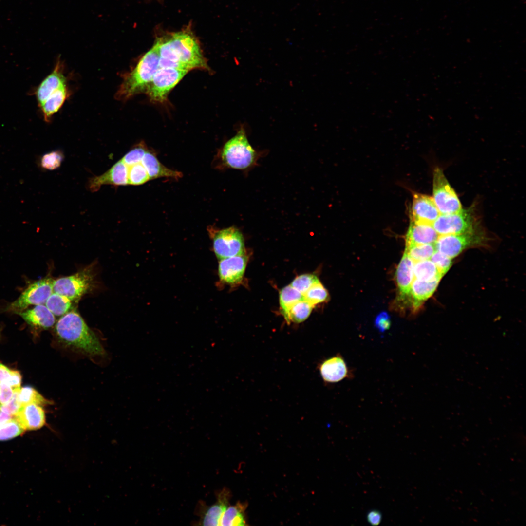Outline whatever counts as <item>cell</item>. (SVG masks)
Returning <instances> with one entry per match:
<instances>
[{
  "label": "cell",
  "instance_id": "obj_36",
  "mask_svg": "<svg viewBox=\"0 0 526 526\" xmlns=\"http://www.w3.org/2000/svg\"><path fill=\"white\" fill-rule=\"evenodd\" d=\"M148 150L145 144L141 142L131 149L121 160L127 167L141 163Z\"/></svg>",
  "mask_w": 526,
  "mask_h": 526
},
{
  "label": "cell",
  "instance_id": "obj_20",
  "mask_svg": "<svg viewBox=\"0 0 526 526\" xmlns=\"http://www.w3.org/2000/svg\"><path fill=\"white\" fill-rule=\"evenodd\" d=\"M32 326L47 329L53 326L56 319L54 314L43 304L35 305L17 313Z\"/></svg>",
  "mask_w": 526,
  "mask_h": 526
},
{
  "label": "cell",
  "instance_id": "obj_8",
  "mask_svg": "<svg viewBox=\"0 0 526 526\" xmlns=\"http://www.w3.org/2000/svg\"><path fill=\"white\" fill-rule=\"evenodd\" d=\"M188 72L178 69L159 67L145 92L151 101L163 103L166 101L169 92Z\"/></svg>",
  "mask_w": 526,
  "mask_h": 526
},
{
  "label": "cell",
  "instance_id": "obj_6",
  "mask_svg": "<svg viewBox=\"0 0 526 526\" xmlns=\"http://www.w3.org/2000/svg\"><path fill=\"white\" fill-rule=\"evenodd\" d=\"M477 222L472 207L450 214H440L432 224L440 235L459 234L477 230Z\"/></svg>",
  "mask_w": 526,
  "mask_h": 526
},
{
  "label": "cell",
  "instance_id": "obj_5",
  "mask_svg": "<svg viewBox=\"0 0 526 526\" xmlns=\"http://www.w3.org/2000/svg\"><path fill=\"white\" fill-rule=\"evenodd\" d=\"M207 231L218 260L245 254L243 235L235 226L220 229L210 226Z\"/></svg>",
  "mask_w": 526,
  "mask_h": 526
},
{
  "label": "cell",
  "instance_id": "obj_26",
  "mask_svg": "<svg viewBox=\"0 0 526 526\" xmlns=\"http://www.w3.org/2000/svg\"><path fill=\"white\" fill-rule=\"evenodd\" d=\"M304 299V297L290 284L283 287L279 295L282 313L286 319L289 310L296 302Z\"/></svg>",
  "mask_w": 526,
  "mask_h": 526
},
{
  "label": "cell",
  "instance_id": "obj_7",
  "mask_svg": "<svg viewBox=\"0 0 526 526\" xmlns=\"http://www.w3.org/2000/svg\"><path fill=\"white\" fill-rule=\"evenodd\" d=\"M53 280L45 278L30 284L14 301L5 307L4 311L17 313L31 305L45 304L53 293Z\"/></svg>",
  "mask_w": 526,
  "mask_h": 526
},
{
  "label": "cell",
  "instance_id": "obj_19",
  "mask_svg": "<svg viewBox=\"0 0 526 526\" xmlns=\"http://www.w3.org/2000/svg\"><path fill=\"white\" fill-rule=\"evenodd\" d=\"M65 85L66 79L63 73L62 66L58 61L52 72L41 82L35 92L39 106L51 94Z\"/></svg>",
  "mask_w": 526,
  "mask_h": 526
},
{
  "label": "cell",
  "instance_id": "obj_28",
  "mask_svg": "<svg viewBox=\"0 0 526 526\" xmlns=\"http://www.w3.org/2000/svg\"><path fill=\"white\" fill-rule=\"evenodd\" d=\"M46 306L56 316H62L68 312L71 307V301L64 296L53 292L46 300Z\"/></svg>",
  "mask_w": 526,
  "mask_h": 526
},
{
  "label": "cell",
  "instance_id": "obj_17",
  "mask_svg": "<svg viewBox=\"0 0 526 526\" xmlns=\"http://www.w3.org/2000/svg\"><path fill=\"white\" fill-rule=\"evenodd\" d=\"M13 417L24 430H38L46 423L45 412L42 406L36 404L21 406Z\"/></svg>",
  "mask_w": 526,
  "mask_h": 526
},
{
  "label": "cell",
  "instance_id": "obj_25",
  "mask_svg": "<svg viewBox=\"0 0 526 526\" xmlns=\"http://www.w3.org/2000/svg\"><path fill=\"white\" fill-rule=\"evenodd\" d=\"M245 505L238 503L228 507L222 515L220 526H244L245 520L244 511Z\"/></svg>",
  "mask_w": 526,
  "mask_h": 526
},
{
  "label": "cell",
  "instance_id": "obj_45",
  "mask_svg": "<svg viewBox=\"0 0 526 526\" xmlns=\"http://www.w3.org/2000/svg\"><path fill=\"white\" fill-rule=\"evenodd\" d=\"M13 418L10 415L0 410V426Z\"/></svg>",
  "mask_w": 526,
  "mask_h": 526
},
{
  "label": "cell",
  "instance_id": "obj_39",
  "mask_svg": "<svg viewBox=\"0 0 526 526\" xmlns=\"http://www.w3.org/2000/svg\"><path fill=\"white\" fill-rule=\"evenodd\" d=\"M19 390L14 392V394L9 402L4 405H0V410L1 411L13 417L21 406L18 399V394Z\"/></svg>",
  "mask_w": 526,
  "mask_h": 526
},
{
  "label": "cell",
  "instance_id": "obj_15",
  "mask_svg": "<svg viewBox=\"0 0 526 526\" xmlns=\"http://www.w3.org/2000/svg\"><path fill=\"white\" fill-rule=\"evenodd\" d=\"M319 370L322 378L326 383H337L353 377L352 371L339 354L322 361L319 365Z\"/></svg>",
  "mask_w": 526,
  "mask_h": 526
},
{
  "label": "cell",
  "instance_id": "obj_38",
  "mask_svg": "<svg viewBox=\"0 0 526 526\" xmlns=\"http://www.w3.org/2000/svg\"><path fill=\"white\" fill-rule=\"evenodd\" d=\"M430 260L434 263L440 274L443 276L448 271L452 265V259L446 255L435 251Z\"/></svg>",
  "mask_w": 526,
  "mask_h": 526
},
{
  "label": "cell",
  "instance_id": "obj_11",
  "mask_svg": "<svg viewBox=\"0 0 526 526\" xmlns=\"http://www.w3.org/2000/svg\"><path fill=\"white\" fill-rule=\"evenodd\" d=\"M485 239L484 234L476 230L463 234L439 236L434 245L436 251L452 259L465 249L482 244Z\"/></svg>",
  "mask_w": 526,
  "mask_h": 526
},
{
  "label": "cell",
  "instance_id": "obj_10",
  "mask_svg": "<svg viewBox=\"0 0 526 526\" xmlns=\"http://www.w3.org/2000/svg\"><path fill=\"white\" fill-rule=\"evenodd\" d=\"M94 284V276L90 269L53 280V292L65 296L71 301L77 300L87 293Z\"/></svg>",
  "mask_w": 526,
  "mask_h": 526
},
{
  "label": "cell",
  "instance_id": "obj_31",
  "mask_svg": "<svg viewBox=\"0 0 526 526\" xmlns=\"http://www.w3.org/2000/svg\"><path fill=\"white\" fill-rule=\"evenodd\" d=\"M405 250L415 262L430 259L436 249L434 244H427L405 246Z\"/></svg>",
  "mask_w": 526,
  "mask_h": 526
},
{
  "label": "cell",
  "instance_id": "obj_12",
  "mask_svg": "<svg viewBox=\"0 0 526 526\" xmlns=\"http://www.w3.org/2000/svg\"><path fill=\"white\" fill-rule=\"evenodd\" d=\"M247 260V257L245 254L219 260V283L229 285L240 283L244 277Z\"/></svg>",
  "mask_w": 526,
  "mask_h": 526
},
{
  "label": "cell",
  "instance_id": "obj_29",
  "mask_svg": "<svg viewBox=\"0 0 526 526\" xmlns=\"http://www.w3.org/2000/svg\"><path fill=\"white\" fill-rule=\"evenodd\" d=\"M314 307L304 299L299 301L290 308L285 320L288 323H301L309 317Z\"/></svg>",
  "mask_w": 526,
  "mask_h": 526
},
{
  "label": "cell",
  "instance_id": "obj_9",
  "mask_svg": "<svg viewBox=\"0 0 526 526\" xmlns=\"http://www.w3.org/2000/svg\"><path fill=\"white\" fill-rule=\"evenodd\" d=\"M432 198L441 214L454 213L462 209L456 193L438 167L433 173Z\"/></svg>",
  "mask_w": 526,
  "mask_h": 526
},
{
  "label": "cell",
  "instance_id": "obj_37",
  "mask_svg": "<svg viewBox=\"0 0 526 526\" xmlns=\"http://www.w3.org/2000/svg\"><path fill=\"white\" fill-rule=\"evenodd\" d=\"M319 281L318 278L313 274H304L296 277L290 285L304 295L307 290Z\"/></svg>",
  "mask_w": 526,
  "mask_h": 526
},
{
  "label": "cell",
  "instance_id": "obj_24",
  "mask_svg": "<svg viewBox=\"0 0 526 526\" xmlns=\"http://www.w3.org/2000/svg\"><path fill=\"white\" fill-rule=\"evenodd\" d=\"M68 93L66 85H64L51 94L40 105L44 119L47 122L50 121L53 114L61 107L68 96Z\"/></svg>",
  "mask_w": 526,
  "mask_h": 526
},
{
  "label": "cell",
  "instance_id": "obj_34",
  "mask_svg": "<svg viewBox=\"0 0 526 526\" xmlns=\"http://www.w3.org/2000/svg\"><path fill=\"white\" fill-rule=\"evenodd\" d=\"M24 431L13 417L0 426V441L11 439L21 434Z\"/></svg>",
  "mask_w": 526,
  "mask_h": 526
},
{
  "label": "cell",
  "instance_id": "obj_3",
  "mask_svg": "<svg viewBox=\"0 0 526 526\" xmlns=\"http://www.w3.org/2000/svg\"><path fill=\"white\" fill-rule=\"evenodd\" d=\"M159 55L154 45L141 58L136 65L126 74L118 89L116 97L125 100L145 90L159 68Z\"/></svg>",
  "mask_w": 526,
  "mask_h": 526
},
{
  "label": "cell",
  "instance_id": "obj_23",
  "mask_svg": "<svg viewBox=\"0 0 526 526\" xmlns=\"http://www.w3.org/2000/svg\"><path fill=\"white\" fill-rule=\"evenodd\" d=\"M441 278L438 277L430 281L413 279L411 286L410 295L412 296L415 308L419 307L433 294Z\"/></svg>",
  "mask_w": 526,
  "mask_h": 526
},
{
  "label": "cell",
  "instance_id": "obj_4",
  "mask_svg": "<svg viewBox=\"0 0 526 526\" xmlns=\"http://www.w3.org/2000/svg\"><path fill=\"white\" fill-rule=\"evenodd\" d=\"M220 157L226 167L237 169H246L256 163L257 152L249 143L243 127L225 144Z\"/></svg>",
  "mask_w": 526,
  "mask_h": 526
},
{
  "label": "cell",
  "instance_id": "obj_14",
  "mask_svg": "<svg viewBox=\"0 0 526 526\" xmlns=\"http://www.w3.org/2000/svg\"><path fill=\"white\" fill-rule=\"evenodd\" d=\"M127 184L128 167L120 160L103 174L90 178L87 187L90 191L95 192L103 185L118 186Z\"/></svg>",
  "mask_w": 526,
  "mask_h": 526
},
{
  "label": "cell",
  "instance_id": "obj_27",
  "mask_svg": "<svg viewBox=\"0 0 526 526\" xmlns=\"http://www.w3.org/2000/svg\"><path fill=\"white\" fill-rule=\"evenodd\" d=\"M413 275L414 279L421 281H430L443 277L430 259L414 262Z\"/></svg>",
  "mask_w": 526,
  "mask_h": 526
},
{
  "label": "cell",
  "instance_id": "obj_46",
  "mask_svg": "<svg viewBox=\"0 0 526 526\" xmlns=\"http://www.w3.org/2000/svg\"><path fill=\"white\" fill-rule=\"evenodd\" d=\"M1 329H0V336H1Z\"/></svg>",
  "mask_w": 526,
  "mask_h": 526
},
{
  "label": "cell",
  "instance_id": "obj_32",
  "mask_svg": "<svg viewBox=\"0 0 526 526\" xmlns=\"http://www.w3.org/2000/svg\"><path fill=\"white\" fill-rule=\"evenodd\" d=\"M304 300L313 306L325 301L328 297L327 290L319 281L314 283L304 294Z\"/></svg>",
  "mask_w": 526,
  "mask_h": 526
},
{
  "label": "cell",
  "instance_id": "obj_22",
  "mask_svg": "<svg viewBox=\"0 0 526 526\" xmlns=\"http://www.w3.org/2000/svg\"><path fill=\"white\" fill-rule=\"evenodd\" d=\"M141 163L146 169L150 180L162 177L179 179L183 176L181 172L165 167L159 161L155 153L149 150L146 152Z\"/></svg>",
  "mask_w": 526,
  "mask_h": 526
},
{
  "label": "cell",
  "instance_id": "obj_18",
  "mask_svg": "<svg viewBox=\"0 0 526 526\" xmlns=\"http://www.w3.org/2000/svg\"><path fill=\"white\" fill-rule=\"evenodd\" d=\"M439 236L432 225L410 220L406 235V246L434 244Z\"/></svg>",
  "mask_w": 526,
  "mask_h": 526
},
{
  "label": "cell",
  "instance_id": "obj_44",
  "mask_svg": "<svg viewBox=\"0 0 526 526\" xmlns=\"http://www.w3.org/2000/svg\"><path fill=\"white\" fill-rule=\"evenodd\" d=\"M12 370L0 363V382H5L9 377Z\"/></svg>",
  "mask_w": 526,
  "mask_h": 526
},
{
  "label": "cell",
  "instance_id": "obj_2",
  "mask_svg": "<svg viewBox=\"0 0 526 526\" xmlns=\"http://www.w3.org/2000/svg\"><path fill=\"white\" fill-rule=\"evenodd\" d=\"M172 50V68L188 71L209 69L197 39L191 31H182L167 37Z\"/></svg>",
  "mask_w": 526,
  "mask_h": 526
},
{
  "label": "cell",
  "instance_id": "obj_16",
  "mask_svg": "<svg viewBox=\"0 0 526 526\" xmlns=\"http://www.w3.org/2000/svg\"><path fill=\"white\" fill-rule=\"evenodd\" d=\"M216 501L210 506H204L199 509V524L203 526H220L223 514L228 506L230 492L223 488L216 494Z\"/></svg>",
  "mask_w": 526,
  "mask_h": 526
},
{
  "label": "cell",
  "instance_id": "obj_41",
  "mask_svg": "<svg viewBox=\"0 0 526 526\" xmlns=\"http://www.w3.org/2000/svg\"><path fill=\"white\" fill-rule=\"evenodd\" d=\"M15 391L17 390L5 382H0V404L4 405L9 402Z\"/></svg>",
  "mask_w": 526,
  "mask_h": 526
},
{
  "label": "cell",
  "instance_id": "obj_1",
  "mask_svg": "<svg viewBox=\"0 0 526 526\" xmlns=\"http://www.w3.org/2000/svg\"><path fill=\"white\" fill-rule=\"evenodd\" d=\"M55 332L65 347L89 356H102L105 350L98 338L75 310L62 316L56 323Z\"/></svg>",
  "mask_w": 526,
  "mask_h": 526
},
{
  "label": "cell",
  "instance_id": "obj_33",
  "mask_svg": "<svg viewBox=\"0 0 526 526\" xmlns=\"http://www.w3.org/2000/svg\"><path fill=\"white\" fill-rule=\"evenodd\" d=\"M149 180L148 173L141 163L128 167V184L140 185Z\"/></svg>",
  "mask_w": 526,
  "mask_h": 526
},
{
  "label": "cell",
  "instance_id": "obj_35",
  "mask_svg": "<svg viewBox=\"0 0 526 526\" xmlns=\"http://www.w3.org/2000/svg\"><path fill=\"white\" fill-rule=\"evenodd\" d=\"M64 159V155L60 150H54L41 156L39 165L43 169L52 170L59 168Z\"/></svg>",
  "mask_w": 526,
  "mask_h": 526
},
{
  "label": "cell",
  "instance_id": "obj_43",
  "mask_svg": "<svg viewBox=\"0 0 526 526\" xmlns=\"http://www.w3.org/2000/svg\"><path fill=\"white\" fill-rule=\"evenodd\" d=\"M381 514L377 510H371L368 513L367 516L368 522L373 526L379 525L381 522Z\"/></svg>",
  "mask_w": 526,
  "mask_h": 526
},
{
  "label": "cell",
  "instance_id": "obj_30",
  "mask_svg": "<svg viewBox=\"0 0 526 526\" xmlns=\"http://www.w3.org/2000/svg\"><path fill=\"white\" fill-rule=\"evenodd\" d=\"M18 399L20 406L33 403L42 406L51 404L50 401L46 399L37 390L30 386H25L20 389Z\"/></svg>",
  "mask_w": 526,
  "mask_h": 526
},
{
  "label": "cell",
  "instance_id": "obj_40",
  "mask_svg": "<svg viewBox=\"0 0 526 526\" xmlns=\"http://www.w3.org/2000/svg\"><path fill=\"white\" fill-rule=\"evenodd\" d=\"M375 326L380 332L388 330L391 326V320L387 312H382L379 314L375 320Z\"/></svg>",
  "mask_w": 526,
  "mask_h": 526
},
{
  "label": "cell",
  "instance_id": "obj_13",
  "mask_svg": "<svg viewBox=\"0 0 526 526\" xmlns=\"http://www.w3.org/2000/svg\"><path fill=\"white\" fill-rule=\"evenodd\" d=\"M410 220L432 225L440 215L432 197L418 193L413 194Z\"/></svg>",
  "mask_w": 526,
  "mask_h": 526
},
{
  "label": "cell",
  "instance_id": "obj_21",
  "mask_svg": "<svg viewBox=\"0 0 526 526\" xmlns=\"http://www.w3.org/2000/svg\"><path fill=\"white\" fill-rule=\"evenodd\" d=\"M413 265L414 262L405 250L395 272L398 289L402 298L410 295L414 279Z\"/></svg>",
  "mask_w": 526,
  "mask_h": 526
},
{
  "label": "cell",
  "instance_id": "obj_42",
  "mask_svg": "<svg viewBox=\"0 0 526 526\" xmlns=\"http://www.w3.org/2000/svg\"><path fill=\"white\" fill-rule=\"evenodd\" d=\"M21 382V376L19 372L12 370L10 376L5 383L10 386L14 390H18L20 389Z\"/></svg>",
  "mask_w": 526,
  "mask_h": 526
}]
</instances>
